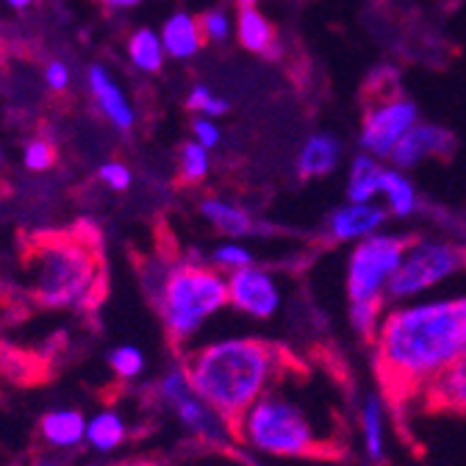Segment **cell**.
<instances>
[{
	"instance_id": "obj_1",
	"label": "cell",
	"mask_w": 466,
	"mask_h": 466,
	"mask_svg": "<svg viewBox=\"0 0 466 466\" xmlns=\"http://www.w3.org/2000/svg\"><path fill=\"white\" fill-rule=\"evenodd\" d=\"M370 344L375 367L394 394H422L466 353V291L389 306Z\"/></svg>"
},
{
	"instance_id": "obj_2",
	"label": "cell",
	"mask_w": 466,
	"mask_h": 466,
	"mask_svg": "<svg viewBox=\"0 0 466 466\" xmlns=\"http://www.w3.org/2000/svg\"><path fill=\"white\" fill-rule=\"evenodd\" d=\"M233 428L237 444L278 461L330 458L341 444L333 405L311 400V386H303V375L295 372V364L233 422Z\"/></svg>"
},
{
	"instance_id": "obj_3",
	"label": "cell",
	"mask_w": 466,
	"mask_h": 466,
	"mask_svg": "<svg viewBox=\"0 0 466 466\" xmlns=\"http://www.w3.org/2000/svg\"><path fill=\"white\" fill-rule=\"evenodd\" d=\"M181 361L195 391L230 422H237L291 367V356L280 344L248 333L198 341Z\"/></svg>"
},
{
	"instance_id": "obj_4",
	"label": "cell",
	"mask_w": 466,
	"mask_h": 466,
	"mask_svg": "<svg viewBox=\"0 0 466 466\" xmlns=\"http://www.w3.org/2000/svg\"><path fill=\"white\" fill-rule=\"evenodd\" d=\"M25 295L47 311H89L106 289L103 256L89 233H39L20 256Z\"/></svg>"
},
{
	"instance_id": "obj_5",
	"label": "cell",
	"mask_w": 466,
	"mask_h": 466,
	"mask_svg": "<svg viewBox=\"0 0 466 466\" xmlns=\"http://www.w3.org/2000/svg\"><path fill=\"white\" fill-rule=\"evenodd\" d=\"M142 289L181 353L228 309V275L200 258H153L142 267Z\"/></svg>"
},
{
	"instance_id": "obj_6",
	"label": "cell",
	"mask_w": 466,
	"mask_h": 466,
	"mask_svg": "<svg viewBox=\"0 0 466 466\" xmlns=\"http://www.w3.org/2000/svg\"><path fill=\"white\" fill-rule=\"evenodd\" d=\"M411 245L400 233H375L353 245L344 264V295L350 328L364 341H372L383 311L389 309V286L400 269L405 248Z\"/></svg>"
},
{
	"instance_id": "obj_7",
	"label": "cell",
	"mask_w": 466,
	"mask_h": 466,
	"mask_svg": "<svg viewBox=\"0 0 466 466\" xmlns=\"http://www.w3.org/2000/svg\"><path fill=\"white\" fill-rule=\"evenodd\" d=\"M153 397L178 425V431L195 444L211 450H230L237 444V428L195 391L184 361H172L158 372Z\"/></svg>"
},
{
	"instance_id": "obj_8",
	"label": "cell",
	"mask_w": 466,
	"mask_h": 466,
	"mask_svg": "<svg viewBox=\"0 0 466 466\" xmlns=\"http://www.w3.org/2000/svg\"><path fill=\"white\" fill-rule=\"evenodd\" d=\"M466 269V250L441 239H411L389 286V306L428 298Z\"/></svg>"
},
{
	"instance_id": "obj_9",
	"label": "cell",
	"mask_w": 466,
	"mask_h": 466,
	"mask_svg": "<svg viewBox=\"0 0 466 466\" xmlns=\"http://www.w3.org/2000/svg\"><path fill=\"white\" fill-rule=\"evenodd\" d=\"M367 86V111L361 123V147L375 158H389L400 139L417 126V106L408 100L391 73H378Z\"/></svg>"
},
{
	"instance_id": "obj_10",
	"label": "cell",
	"mask_w": 466,
	"mask_h": 466,
	"mask_svg": "<svg viewBox=\"0 0 466 466\" xmlns=\"http://www.w3.org/2000/svg\"><path fill=\"white\" fill-rule=\"evenodd\" d=\"M228 309L250 322H269L283 309V289L272 269L261 264L228 275Z\"/></svg>"
},
{
	"instance_id": "obj_11",
	"label": "cell",
	"mask_w": 466,
	"mask_h": 466,
	"mask_svg": "<svg viewBox=\"0 0 466 466\" xmlns=\"http://www.w3.org/2000/svg\"><path fill=\"white\" fill-rule=\"evenodd\" d=\"M386 219H389V211L378 203H344L328 217L325 230H328L330 242L359 245V242L375 237V233H380Z\"/></svg>"
},
{
	"instance_id": "obj_12",
	"label": "cell",
	"mask_w": 466,
	"mask_h": 466,
	"mask_svg": "<svg viewBox=\"0 0 466 466\" xmlns=\"http://www.w3.org/2000/svg\"><path fill=\"white\" fill-rule=\"evenodd\" d=\"M356 431H359L361 455L372 466H380L389 455V414H386V402L378 391H367L359 400Z\"/></svg>"
},
{
	"instance_id": "obj_13",
	"label": "cell",
	"mask_w": 466,
	"mask_h": 466,
	"mask_svg": "<svg viewBox=\"0 0 466 466\" xmlns=\"http://www.w3.org/2000/svg\"><path fill=\"white\" fill-rule=\"evenodd\" d=\"M39 441L47 452L56 455L81 450L86 441V414L70 405L50 408L39 420Z\"/></svg>"
},
{
	"instance_id": "obj_14",
	"label": "cell",
	"mask_w": 466,
	"mask_h": 466,
	"mask_svg": "<svg viewBox=\"0 0 466 466\" xmlns=\"http://www.w3.org/2000/svg\"><path fill=\"white\" fill-rule=\"evenodd\" d=\"M455 150V139L450 131L439 128V126H414L408 131L400 145L391 150V161L397 169H411L420 167L428 158H447Z\"/></svg>"
},
{
	"instance_id": "obj_15",
	"label": "cell",
	"mask_w": 466,
	"mask_h": 466,
	"mask_svg": "<svg viewBox=\"0 0 466 466\" xmlns=\"http://www.w3.org/2000/svg\"><path fill=\"white\" fill-rule=\"evenodd\" d=\"M131 441V420L116 405H103L86 417L84 447L95 455H114Z\"/></svg>"
},
{
	"instance_id": "obj_16",
	"label": "cell",
	"mask_w": 466,
	"mask_h": 466,
	"mask_svg": "<svg viewBox=\"0 0 466 466\" xmlns=\"http://www.w3.org/2000/svg\"><path fill=\"white\" fill-rule=\"evenodd\" d=\"M428 408L455 417H466V353L436 375L420 394Z\"/></svg>"
},
{
	"instance_id": "obj_17",
	"label": "cell",
	"mask_w": 466,
	"mask_h": 466,
	"mask_svg": "<svg viewBox=\"0 0 466 466\" xmlns=\"http://www.w3.org/2000/svg\"><path fill=\"white\" fill-rule=\"evenodd\" d=\"M200 217L217 233H222L225 239H245V237H253V233L258 230V225H256V219L250 217L248 208H242L239 203L222 200V198H206L200 203Z\"/></svg>"
},
{
	"instance_id": "obj_18",
	"label": "cell",
	"mask_w": 466,
	"mask_h": 466,
	"mask_svg": "<svg viewBox=\"0 0 466 466\" xmlns=\"http://www.w3.org/2000/svg\"><path fill=\"white\" fill-rule=\"evenodd\" d=\"M86 81H89V89H92L97 106L103 108V114L108 116V120L120 131H131L134 128V111H131L128 100L123 97L120 86L111 81V76L103 67H92Z\"/></svg>"
},
{
	"instance_id": "obj_19",
	"label": "cell",
	"mask_w": 466,
	"mask_h": 466,
	"mask_svg": "<svg viewBox=\"0 0 466 466\" xmlns=\"http://www.w3.org/2000/svg\"><path fill=\"white\" fill-rule=\"evenodd\" d=\"M339 156H341V145H339L336 137H330V134H314L300 147L298 175H300V178H306V181L325 178V175H330L339 167Z\"/></svg>"
},
{
	"instance_id": "obj_20",
	"label": "cell",
	"mask_w": 466,
	"mask_h": 466,
	"mask_svg": "<svg viewBox=\"0 0 466 466\" xmlns=\"http://www.w3.org/2000/svg\"><path fill=\"white\" fill-rule=\"evenodd\" d=\"M203 34H200V23L195 17H189L187 12L172 15L164 23L161 31V45L164 53H169L172 58H192L200 47H203Z\"/></svg>"
},
{
	"instance_id": "obj_21",
	"label": "cell",
	"mask_w": 466,
	"mask_h": 466,
	"mask_svg": "<svg viewBox=\"0 0 466 466\" xmlns=\"http://www.w3.org/2000/svg\"><path fill=\"white\" fill-rule=\"evenodd\" d=\"M383 164L380 158L364 153L356 156V161L350 164L347 175V203H372L380 195V181H383Z\"/></svg>"
},
{
	"instance_id": "obj_22",
	"label": "cell",
	"mask_w": 466,
	"mask_h": 466,
	"mask_svg": "<svg viewBox=\"0 0 466 466\" xmlns=\"http://www.w3.org/2000/svg\"><path fill=\"white\" fill-rule=\"evenodd\" d=\"M380 198H383V208L389 211V217H414L420 208V198L414 184L408 181V175L402 169H383V181H380Z\"/></svg>"
},
{
	"instance_id": "obj_23",
	"label": "cell",
	"mask_w": 466,
	"mask_h": 466,
	"mask_svg": "<svg viewBox=\"0 0 466 466\" xmlns=\"http://www.w3.org/2000/svg\"><path fill=\"white\" fill-rule=\"evenodd\" d=\"M237 31H239V42L253 50V53H264V56H278V39H275V28L269 25V20L256 12L253 6L239 12L237 20Z\"/></svg>"
},
{
	"instance_id": "obj_24",
	"label": "cell",
	"mask_w": 466,
	"mask_h": 466,
	"mask_svg": "<svg viewBox=\"0 0 466 466\" xmlns=\"http://www.w3.org/2000/svg\"><path fill=\"white\" fill-rule=\"evenodd\" d=\"M108 370L116 380L137 383L147 372V356L137 344H116L108 350Z\"/></svg>"
},
{
	"instance_id": "obj_25",
	"label": "cell",
	"mask_w": 466,
	"mask_h": 466,
	"mask_svg": "<svg viewBox=\"0 0 466 466\" xmlns=\"http://www.w3.org/2000/svg\"><path fill=\"white\" fill-rule=\"evenodd\" d=\"M128 56L131 62L145 70V73H158L164 65V45L161 39L150 31V28H139L131 39H128Z\"/></svg>"
},
{
	"instance_id": "obj_26",
	"label": "cell",
	"mask_w": 466,
	"mask_h": 466,
	"mask_svg": "<svg viewBox=\"0 0 466 466\" xmlns=\"http://www.w3.org/2000/svg\"><path fill=\"white\" fill-rule=\"evenodd\" d=\"M208 264L217 267L219 272L230 275V272H237L242 267H250L256 264V256L253 250L242 242V239H225L222 245H217L208 256Z\"/></svg>"
},
{
	"instance_id": "obj_27",
	"label": "cell",
	"mask_w": 466,
	"mask_h": 466,
	"mask_svg": "<svg viewBox=\"0 0 466 466\" xmlns=\"http://www.w3.org/2000/svg\"><path fill=\"white\" fill-rule=\"evenodd\" d=\"M208 150L198 142H187L181 147V181L184 184H200L208 175Z\"/></svg>"
},
{
	"instance_id": "obj_28",
	"label": "cell",
	"mask_w": 466,
	"mask_h": 466,
	"mask_svg": "<svg viewBox=\"0 0 466 466\" xmlns=\"http://www.w3.org/2000/svg\"><path fill=\"white\" fill-rule=\"evenodd\" d=\"M97 178L111 189V192H126L134 181V175L131 169L123 164V161H106L97 172Z\"/></svg>"
},
{
	"instance_id": "obj_29",
	"label": "cell",
	"mask_w": 466,
	"mask_h": 466,
	"mask_svg": "<svg viewBox=\"0 0 466 466\" xmlns=\"http://www.w3.org/2000/svg\"><path fill=\"white\" fill-rule=\"evenodd\" d=\"M56 164V147L45 139H34L25 145V167L31 172H45Z\"/></svg>"
},
{
	"instance_id": "obj_30",
	"label": "cell",
	"mask_w": 466,
	"mask_h": 466,
	"mask_svg": "<svg viewBox=\"0 0 466 466\" xmlns=\"http://www.w3.org/2000/svg\"><path fill=\"white\" fill-rule=\"evenodd\" d=\"M187 108L189 111H206L211 116H219L228 111V100H219V97H211V92L206 86H195L189 100H187Z\"/></svg>"
},
{
	"instance_id": "obj_31",
	"label": "cell",
	"mask_w": 466,
	"mask_h": 466,
	"mask_svg": "<svg viewBox=\"0 0 466 466\" xmlns=\"http://www.w3.org/2000/svg\"><path fill=\"white\" fill-rule=\"evenodd\" d=\"M198 23H200L203 39H208V42H222L228 36V31H230V23H228L225 12H206L203 17H198Z\"/></svg>"
},
{
	"instance_id": "obj_32",
	"label": "cell",
	"mask_w": 466,
	"mask_h": 466,
	"mask_svg": "<svg viewBox=\"0 0 466 466\" xmlns=\"http://www.w3.org/2000/svg\"><path fill=\"white\" fill-rule=\"evenodd\" d=\"M192 131H195V142H198V145H203L206 150L217 147V142H219V128H217L211 120H206V116H200V120H195Z\"/></svg>"
},
{
	"instance_id": "obj_33",
	"label": "cell",
	"mask_w": 466,
	"mask_h": 466,
	"mask_svg": "<svg viewBox=\"0 0 466 466\" xmlns=\"http://www.w3.org/2000/svg\"><path fill=\"white\" fill-rule=\"evenodd\" d=\"M45 78H47L50 89L62 92V89H67V84H70V70H67V67H65L62 62H53V65L47 67Z\"/></svg>"
},
{
	"instance_id": "obj_34",
	"label": "cell",
	"mask_w": 466,
	"mask_h": 466,
	"mask_svg": "<svg viewBox=\"0 0 466 466\" xmlns=\"http://www.w3.org/2000/svg\"><path fill=\"white\" fill-rule=\"evenodd\" d=\"M111 466H169V463H164L161 458H153V455H131L123 461H114Z\"/></svg>"
},
{
	"instance_id": "obj_35",
	"label": "cell",
	"mask_w": 466,
	"mask_h": 466,
	"mask_svg": "<svg viewBox=\"0 0 466 466\" xmlns=\"http://www.w3.org/2000/svg\"><path fill=\"white\" fill-rule=\"evenodd\" d=\"M28 466H73L65 455H56V452H42L36 455Z\"/></svg>"
},
{
	"instance_id": "obj_36",
	"label": "cell",
	"mask_w": 466,
	"mask_h": 466,
	"mask_svg": "<svg viewBox=\"0 0 466 466\" xmlns=\"http://www.w3.org/2000/svg\"><path fill=\"white\" fill-rule=\"evenodd\" d=\"M103 4H106L108 9H131V6L142 4V0H103Z\"/></svg>"
},
{
	"instance_id": "obj_37",
	"label": "cell",
	"mask_w": 466,
	"mask_h": 466,
	"mask_svg": "<svg viewBox=\"0 0 466 466\" xmlns=\"http://www.w3.org/2000/svg\"><path fill=\"white\" fill-rule=\"evenodd\" d=\"M6 4H9V6H15V9H25V6L31 4V0H6Z\"/></svg>"
},
{
	"instance_id": "obj_38",
	"label": "cell",
	"mask_w": 466,
	"mask_h": 466,
	"mask_svg": "<svg viewBox=\"0 0 466 466\" xmlns=\"http://www.w3.org/2000/svg\"><path fill=\"white\" fill-rule=\"evenodd\" d=\"M239 6L248 9V6H256V0H239Z\"/></svg>"
},
{
	"instance_id": "obj_39",
	"label": "cell",
	"mask_w": 466,
	"mask_h": 466,
	"mask_svg": "<svg viewBox=\"0 0 466 466\" xmlns=\"http://www.w3.org/2000/svg\"><path fill=\"white\" fill-rule=\"evenodd\" d=\"M222 466H237V463H222Z\"/></svg>"
},
{
	"instance_id": "obj_40",
	"label": "cell",
	"mask_w": 466,
	"mask_h": 466,
	"mask_svg": "<svg viewBox=\"0 0 466 466\" xmlns=\"http://www.w3.org/2000/svg\"><path fill=\"white\" fill-rule=\"evenodd\" d=\"M0 161H4V156H0Z\"/></svg>"
}]
</instances>
